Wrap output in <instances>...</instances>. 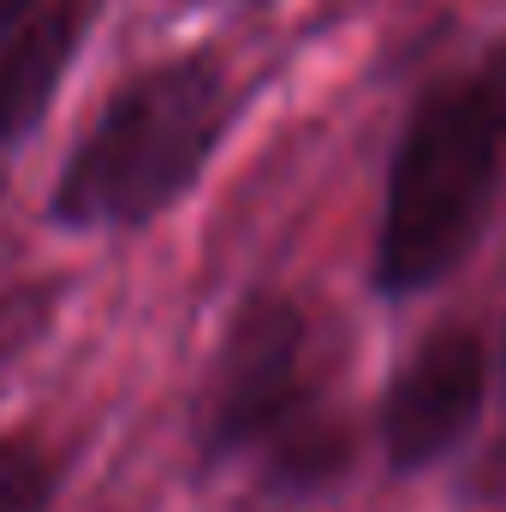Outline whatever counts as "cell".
I'll return each mask as SVG.
<instances>
[{
  "instance_id": "obj_1",
  "label": "cell",
  "mask_w": 506,
  "mask_h": 512,
  "mask_svg": "<svg viewBox=\"0 0 506 512\" xmlns=\"http://www.w3.org/2000/svg\"><path fill=\"white\" fill-rule=\"evenodd\" d=\"M506 185V42L435 78L393 143L376 227V292L411 298L483 239Z\"/></svg>"
},
{
  "instance_id": "obj_6",
  "label": "cell",
  "mask_w": 506,
  "mask_h": 512,
  "mask_svg": "<svg viewBox=\"0 0 506 512\" xmlns=\"http://www.w3.org/2000/svg\"><path fill=\"white\" fill-rule=\"evenodd\" d=\"M54 459L36 441H0V512H42L54 501Z\"/></svg>"
},
{
  "instance_id": "obj_7",
  "label": "cell",
  "mask_w": 506,
  "mask_h": 512,
  "mask_svg": "<svg viewBox=\"0 0 506 512\" xmlns=\"http://www.w3.org/2000/svg\"><path fill=\"white\" fill-rule=\"evenodd\" d=\"M30 6H36V0H0V30H6V24H12V18H24V12H30Z\"/></svg>"
},
{
  "instance_id": "obj_5",
  "label": "cell",
  "mask_w": 506,
  "mask_h": 512,
  "mask_svg": "<svg viewBox=\"0 0 506 512\" xmlns=\"http://www.w3.org/2000/svg\"><path fill=\"white\" fill-rule=\"evenodd\" d=\"M90 24L96 0H36L24 18L0 30V173L48 120Z\"/></svg>"
},
{
  "instance_id": "obj_2",
  "label": "cell",
  "mask_w": 506,
  "mask_h": 512,
  "mask_svg": "<svg viewBox=\"0 0 506 512\" xmlns=\"http://www.w3.org/2000/svg\"><path fill=\"white\" fill-rule=\"evenodd\" d=\"M233 126V78L215 54H173L102 102L72 143L48 215L66 233H126L161 221L215 161Z\"/></svg>"
},
{
  "instance_id": "obj_3",
  "label": "cell",
  "mask_w": 506,
  "mask_h": 512,
  "mask_svg": "<svg viewBox=\"0 0 506 512\" xmlns=\"http://www.w3.org/2000/svg\"><path fill=\"white\" fill-rule=\"evenodd\" d=\"M209 459L251 465L268 489L316 495L352 465V423L328 387L316 322L286 292L239 304L203 405Z\"/></svg>"
},
{
  "instance_id": "obj_4",
  "label": "cell",
  "mask_w": 506,
  "mask_h": 512,
  "mask_svg": "<svg viewBox=\"0 0 506 512\" xmlns=\"http://www.w3.org/2000/svg\"><path fill=\"white\" fill-rule=\"evenodd\" d=\"M489 393V352L483 334L465 322H447L435 334H423L405 364L393 370V382L381 393V453L393 471H423L435 459H447Z\"/></svg>"
}]
</instances>
